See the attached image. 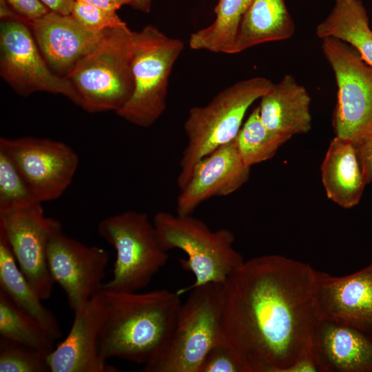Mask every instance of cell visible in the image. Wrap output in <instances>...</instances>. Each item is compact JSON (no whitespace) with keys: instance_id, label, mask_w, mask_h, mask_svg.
Instances as JSON below:
<instances>
[{"instance_id":"cell-34","label":"cell","mask_w":372,"mask_h":372,"mask_svg":"<svg viewBox=\"0 0 372 372\" xmlns=\"http://www.w3.org/2000/svg\"><path fill=\"white\" fill-rule=\"evenodd\" d=\"M50 11L63 14H71L76 0H40Z\"/></svg>"},{"instance_id":"cell-32","label":"cell","mask_w":372,"mask_h":372,"mask_svg":"<svg viewBox=\"0 0 372 372\" xmlns=\"http://www.w3.org/2000/svg\"><path fill=\"white\" fill-rule=\"evenodd\" d=\"M366 184L372 181V134H367L354 143Z\"/></svg>"},{"instance_id":"cell-28","label":"cell","mask_w":372,"mask_h":372,"mask_svg":"<svg viewBox=\"0 0 372 372\" xmlns=\"http://www.w3.org/2000/svg\"><path fill=\"white\" fill-rule=\"evenodd\" d=\"M50 371L47 356L25 345L0 337V372Z\"/></svg>"},{"instance_id":"cell-2","label":"cell","mask_w":372,"mask_h":372,"mask_svg":"<svg viewBox=\"0 0 372 372\" xmlns=\"http://www.w3.org/2000/svg\"><path fill=\"white\" fill-rule=\"evenodd\" d=\"M103 303L101 354L145 365L158 355L172 335L180 295L167 289L123 292L101 289Z\"/></svg>"},{"instance_id":"cell-20","label":"cell","mask_w":372,"mask_h":372,"mask_svg":"<svg viewBox=\"0 0 372 372\" xmlns=\"http://www.w3.org/2000/svg\"><path fill=\"white\" fill-rule=\"evenodd\" d=\"M321 176L328 198L347 209L358 204L366 183L353 142L337 136L331 141Z\"/></svg>"},{"instance_id":"cell-10","label":"cell","mask_w":372,"mask_h":372,"mask_svg":"<svg viewBox=\"0 0 372 372\" xmlns=\"http://www.w3.org/2000/svg\"><path fill=\"white\" fill-rule=\"evenodd\" d=\"M0 75L21 96L45 92L63 95L78 105V96L72 84L49 68L29 22L19 14L1 20Z\"/></svg>"},{"instance_id":"cell-29","label":"cell","mask_w":372,"mask_h":372,"mask_svg":"<svg viewBox=\"0 0 372 372\" xmlns=\"http://www.w3.org/2000/svg\"><path fill=\"white\" fill-rule=\"evenodd\" d=\"M198 372H249V369L237 351L223 338L207 352Z\"/></svg>"},{"instance_id":"cell-26","label":"cell","mask_w":372,"mask_h":372,"mask_svg":"<svg viewBox=\"0 0 372 372\" xmlns=\"http://www.w3.org/2000/svg\"><path fill=\"white\" fill-rule=\"evenodd\" d=\"M290 136L269 130L262 123L258 106L252 111L234 138L238 152L249 167L271 158Z\"/></svg>"},{"instance_id":"cell-14","label":"cell","mask_w":372,"mask_h":372,"mask_svg":"<svg viewBox=\"0 0 372 372\" xmlns=\"http://www.w3.org/2000/svg\"><path fill=\"white\" fill-rule=\"evenodd\" d=\"M315 300L319 318L372 335V263L341 277L316 271Z\"/></svg>"},{"instance_id":"cell-18","label":"cell","mask_w":372,"mask_h":372,"mask_svg":"<svg viewBox=\"0 0 372 372\" xmlns=\"http://www.w3.org/2000/svg\"><path fill=\"white\" fill-rule=\"evenodd\" d=\"M312 347L322 372H372V335L319 318Z\"/></svg>"},{"instance_id":"cell-21","label":"cell","mask_w":372,"mask_h":372,"mask_svg":"<svg viewBox=\"0 0 372 372\" xmlns=\"http://www.w3.org/2000/svg\"><path fill=\"white\" fill-rule=\"evenodd\" d=\"M294 23L284 0H252L236 36L231 54L292 37Z\"/></svg>"},{"instance_id":"cell-17","label":"cell","mask_w":372,"mask_h":372,"mask_svg":"<svg viewBox=\"0 0 372 372\" xmlns=\"http://www.w3.org/2000/svg\"><path fill=\"white\" fill-rule=\"evenodd\" d=\"M29 26L48 65L61 77L96 46L105 31L91 32L71 14L52 11L30 22Z\"/></svg>"},{"instance_id":"cell-33","label":"cell","mask_w":372,"mask_h":372,"mask_svg":"<svg viewBox=\"0 0 372 372\" xmlns=\"http://www.w3.org/2000/svg\"><path fill=\"white\" fill-rule=\"evenodd\" d=\"M284 372H322L312 344L311 347Z\"/></svg>"},{"instance_id":"cell-19","label":"cell","mask_w":372,"mask_h":372,"mask_svg":"<svg viewBox=\"0 0 372 372\" xmlns=\"http://www.w3.org/2000/svg\"><path fill=\"white\" fill-rule=\"evenodd\" d=\"M260 99V116L269 130L291 138L310 131L311 97L292 75H285Z\"/></svg>"},{"instance_id":"cell-31","label":"cell","mask_w":372,"mask_h":372,"mask_svg":"<svg viewBox=\"0 0 372 372\" xmlns=\"http://www.w3.org/2000/svg\"><path fill=\"white\" fill-rule=\"evenodd\" d=\"M27 21H35L50 10L40 0H4Z\"/></svg>"},{"instance_id":"cell-9","label":"cell","mask_w":372,"mask_h":372,"mask_svg":"<svg viewBox=\"0 0 372 372\" xmlns=\"http://www.w3.org/2000/svg\"><path fill=\"white\" fill-rule=\"evenodd\" d=\"M322 49L338 86L335 136L355 143L372 125V65L353 46L334 37L322 39Z\"/></svg>"},{"instance_id":"cell-7","label":"cell","mask_w":372,"mask_h":372,"mask_svg":"<svg viewBox=\"0 0 372 372\" xmlns=\"http://www.w3.org/2000/svg\"><path fill=\"white\" fill-rule=\"evenodd\" d=\"M97 231L116 250L112 278L101 289L123 292L144 289L169 256L160 245L147 214L125 211L103 219Z\"/></svg>"},{"instance_id":"cell-8","label":"cell","mask_w":372,"mask_h":372,"mask_svg":"<svg viewBox=\"0 0 372 372\" xmlns=\"http://www.w3.org/2000/svg\"><path fill=\"white\" fill-rule=\"evenodd\" d=\"M182 40L171 38L152 25L133 31L132 71L134 90L117 112L141 127L152 125L166 107L172 68L183 50Z\"/></svg>"},{"instance_id":"cell-5","label":"cell","mask_w":372,"mask_h":372,"mask_svg":"<svg viewBox=\"0 0 372 372\" xmlns=\"http://www.w3.org/2000/svg\"><path fill=\"white\" fill-rule=\"evenodd\" d=\"M273 85L260 76L240 81L220 91L207 105L189 110L184 124L187 143L177 178L180 189L187 183L198 161L236 138L249 107Z\"/></svg>"},{"instance_id":"cell-15","label":"cell","mask_w":372,"mask_h":372,"mask_svg":"<svg viewBox=\"0 0 372 372\" xmlns=\"http://www.w3.org/2000/svg\"><path fill=\"white\" fill-rule=\"evenodd\" d=\"M249 176L250 167L244 163L234 139L218 147L195 165L178 196L177 214L192 215L203 202L235 192Z\"/></svg>"},{"instance_id":"cell-12","label":"cell","mask_w":372,"mask_h":372,"mask_svg":"<svg viewBox=\"0 0 372 372\" xmlns=\"http://www.w3.org/2000/svg\"><path fill=\"white\" fill-rule=\"evenodd\" d=\"M0 227L30 285L43 300L49 299L55 282L48 265L47 249L52 235L62 230L60 221L45 216L38 203L0 214Z\"/></svg>"},{"instance_id":"cell-16","label":"cell","mask_w":372,"mask_h":372,"mask_svg":"<svg viewBox=\"0 0 372 372\" xmlns=\"http://www.w3.org/2000/svg\"><path fill=\"white\" fill-rule=\"evenodd\" d=\"M103 303L99 291L79 311L74 312L71 329L65 339L47 356L51 372H117L101 351L100 335Z\"/></svg>"},{"instance_id":"cell-6","label":"cell","mask_w":372,"mask_h":372,"mask_svg":"<svg viewBox=\"0 0 372 372\" xmlns=\"http://www.w3.org/2000/svg\"><path fill=\"white\" fill-rule=\"evenodd\" d=\"M190 291L181 303L168 344L143 371L198 372L207 352L224 338L223 284L207 283Z\"/></svg>"},{"instance_id":"cell-1","label":"cell","mask_w":372,"mask_h":372,"mask_svg":"<svg viewBox=\"0 0 372 372\" xmlns=\"http://www.w3.org/2000/svg\"><path fill=\"white\" fill-rule=\"evenodd\" d=\"M223 338L249 372H284L312 344L316 270L280 255L251 258L223 284Z\"/></svg>"},{"instance_id":"cell-23","label":"cell","mask_w":372,"mask_h":372,"mask_svg":"<svg viewBox=\"0 0 372 372\" xmlns=\"http://www.w3.org/2000/svg\"><path fill=\"white\" fill-rule=\"evenodd\" d=\"M321 39L334 37L353 46L372 65V30L360 0H335L328 17L316 28Z\"/></svg>"},{"instance_id":"cell-35","label":"cell","mask_w":372,"mask_h":372,"mask_svg":"<svg viewBox=\"0 0 372 372\" xmlns=\"http://www.w3.org/2000/svg\"><path fill=\"white\" fill-rule=\"evenodd\" d=\"M82 1L107 10L116 12L123 6H130L131 0H76Z\"/></svg>"},{"instance_id":"cell-3","label":"cell","mask_w":372,"mask_h":372,"mask_svg":"<svg viewBox=\"0 0 372 372\" xmlns=\"http://www.w3.org/2000/svg\"><path fill=\"white\" fill-rule=\"evenodd\" d=\"M133 31L110 29L64 77L72 84L78 105L91 114L117 112L134 90Z\"/></svg>"},{"instance_id":"cell-27","label":"cell","mask_w":372,"mask_h":372,"mask_svg":"<svg viewBox=\"0 0 372 372\" xmlns=\"http://www.w3.org/2000/svg\"><path fill=\"white\" fill-rule=\"evenodd\" d=\"M38 203L41 202L15 165L0 152V214Z\"/></svg>"},{"instance_id":"cell-37","label":"cell","mask_w":372,"mask_h":372,"mask_svg":"<svg viewBox=\"0 0 372 372\" xmlns=\"http://www.w3.org/2000/svg\"><path fill=\"white\" fill-rule=\"evenodd\" d=\"M368 134H372V125Z\"/></svg>"},{"instance_id":"cell-22","label":"cell","mask_w":372,"mask_h":372,"mask_svg":"<svg viewBox=\"0 0 372 372\" xmlns=\"http://www.w3.org/2000/svg\"><path fill=\"white\" fill-rule=\"evenodd\" d=\"M0 290L19 309L37 320L56 340L62 335L58 320L20 269L6 233L0 227Z\"/></svg>"},{"instance_id":"cell-4","label":"cell","mask_w":372,"mask_h":372,"mask_svg":"<svg viewBox=\"0 0 372 372\" xmlns=\"http://www.w3.org/2000/svg\"><path fill=\"white\" fill-rule=\"evenodd\" d=\"M161 247L166 251L178 249L187 254L180 265L194 276L193 283L176 292L182 295L207 283L224 284L243 262L234 248L235 236L229 229L212 231L201 220L192 215L182 216L167 211L156 213L152 220Z\"/></svg>"},{"instance_id":"cell-11","label":"cell","mask_w":372,"mask_h":372,"mask_svg":"<svg viewBox=\"0 0 372 372\" xmlns=\"http://www.w3.org/2000/svg\"><path fill=\"white\" fill-rule=\"evenodd\" d=\"M0 152L15 165L37 199L59 198L70 185L79 158L67 144L46 138H0Z\"/></svg>"},{"instance_id":"cell-25","label":"cell","mask_w":372,"mask_h":372,"mask_svg":"<svg viewBox=\"0 0 372 372\" xmlns=\"http://www.w3.org/2000/svg\"><path fill=\"white\" fill-rule=\"evenodd\" d=\"M0 335L48 356L56 340L34 318L17 307L0 290Z\"/></svg>"},{"instance_id":"cell-24","label":"cell","mask_w":372,"mask_h":372,"mask_svg":"<svg viewBox=\"0 0 372 372\" xmlns=\"http://www.w3.org/2000/svg\"><path fill=\"white\" fill-rule=\"evenodd\" d=\"M251 1L219 0L214 21L191 34L190 48L231 54L239 25Z\"/></svg>"},{"instance_id":"cell-30","label":"cell","mask_w":372,"mask_h":372,"mask_svg":"<svg viewBox=\"0 0 372 372\" xmlns=\"http://www.w3.org/2000/svg\"><path fill=\"white\" fill-rule=\"evenodd\" d=\"M71 15L91 32L127 27L116 12L107 10L82 1H75Z\"/></svg>"},{"instance_id":"cell-36","label":"cell","mask_w":372,"mask_h":372,"mask_svg":"<svg viewBox=\"0 0 372 372\" xmlns=\"http://www.w3.org/2000/svg\"><path fill=\"white\" fill-rule=\"evenodd\" d=\"M153 0H131L130 6L143 12H149Z\"/></svg>"},{"instance_id":"cell-13","label":"cell","mask_w":372,"mask_h":372,"mask_svg":"<svg viewBox=\"0 0 372 372\" xmlns=\"http://www.w3.org/2000/svg\"><path fill=\"white\" fill-rule=\"evenodd\" d=\"M47 260L54 282L65 291L74 313L101 289L109 255L105 249L86 245L61 230L49 241Z\"/></svg>"}]
</instances>
